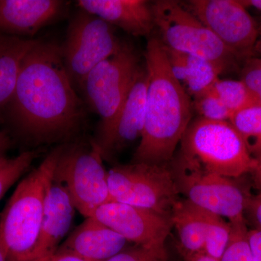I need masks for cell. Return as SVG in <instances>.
<instances>
[{"mask_svg": "<svg viewBox=\"0 0 261 261\" xmlns=\"http://www.w3.org/2000/svg\"><path fill=\"white\" fill-rule=\"evenodd\" d=\"M7 108L15 126L34 145L68 140L82 128L85 106L67 74L61 46L37 39L22 62Z\"/></svg>", "mask_w": 261, "mask_h": 261, "instance_id": "1", "label": "cell"}, {"mask_svg": "<svg viewBox=\"0 0 261 261\" xmlns=\"http://www.w3.org/2000/svg\"><path fill=\"white\" fill-rule=\"evenodd\" d=\"M145 57L148 74L145 126L130 163L167 165L191 123L192 102L173 76L159 38L149 39Z\"/></svg>", "mask_w": 261, "mask_h": 261, "instance_id": "2", "label": "cell"}, {"mask_svg": "<svg viewBox=\"0 0 261 261\" xmlns=\"http://www.w3.org/2000/svg\"><path fill=\"white\" fill-rule=\"evenodd\" d=\"M63 146L56 147L18 184L0 214V240L8 261H30L42 225L48 189Z\"/></svg>", "mask_w": 261, "mask_h": 261, "instance_id": "3", "label": "cell"}, {"mask_svg": "<svg viewBox=\"0 0 261 261\" xmlns=\"http://www.w3.org/2000/svg\"><path fill=\"white\" fill-rule=\"evenodd\" d=\"M178 155L206 171L231 178L250 173L256 163L229 121L200 117L187 127Z\"/></svg>", "mask_w": 261, "mask_h": 261, "instance_id": "4", "label": "cell"}, {"mask_svg": "<svg viewBox=\"0 0 261 261\" xmlns=\"http://www.w3.org/2000/svg\"><path fill=\"white\" fill-rule=\"evenodd\" d=\"M141 68L135 48L123 42L118 53L99 63L84 81L81 90L86 102L100 118L97 137L92 141L96 147L102 145L111 132Z\"/></svg>", "mask_w": 261, "mask_h": 261, "instance_id": "5", "label": "cell"}, {"mask_svg": "<svg viewBox=\"0 0 261 261\" xmlns=\"http://www.w3.org/2000/svg\"><path fill=\"white\" fill-rule=\"evenodd\" d=\"M102 160L93 142L64 145L55 170L53 178L64 187L75 210L85 219L111 202Z\"/></svg>", "mask_w": 261, "mask_h": 261, "instance_id": "6", "label": "cell"}, {"mask_svg": "<svg viewBox=\"0 0 261 261\" xmlns=\"http://www.w3.org/2000/svg\"><path fill=\"white\" fill-rule=\"evenodd\" d=\"M108 184L111 201L149 209L168 218L179 200L170 163L116 165L108 171Z\"/></svg>", "mask_w": 261, "mask_h": 261, "instance_id": "7", "label": "cell"}, {"mask_svg": "<svg viewBox=\"0 0 261 261\" xmlns=\"http://www.w3.org/2000/svg\"><path fill=\"white\" fill-rule=\"evenodd\" d=\"M152 10L154 27L166 47L212 62L224 70L234 63L238 56L178 2L155 1Z\"/></svg>", "mask_w": 261, "mask_h": 261, "instance_id": "8", "label": "cell"}, {"mask_svg": "<svg viewBox=\"0 0 261 261\" xmlns=\"http://www.w3.org/2000/svg\"><path fill=\"white\" fill-rule=\"evenodd\" d=\"M123 44L114 27L84 10L77 11L60 45L65 70L75 90H81L89 73L118 53Z\"/></svg>", "mask_w": 261, "mask_h": 261, "instance_id": "9", "label": "cell"}, {"mask_svg": "<svg viewBox=\"0 0 261 261\" xmlns=\"http://www.w3.org/2000/svg\"><path fill=\"white\" fill-rule=\"evenodd\" d=\"M170 167L178 192L194 205L229 221L245 219L247 196L232 178L206 171L178 155Z\"/></svg>", "mask_w": 261, "mask_h": 261, "instance_id": "10", "label": "cell"}, {"mask_svg": "<svg viewBox=\"0 0 261 261\" xmlns=\"http://www.w3.org/2000/svg\"><path fill=\"white\" fill-rule=\"evenodd\" d=\"M187 10L237 56L254 51L259 38L255 20L238 0H192Z\"/></svg>", "mask_w": 261, "mask_h": 261, "instance_id": "11", "label": "cell"}, {"mask_svg": "<svg viewBox=\"0 0 261 261\" xmlns=\"http://www.w3.org/2000/svg\"><path fill=\"white\" fill-rule=\"evenodd\" d=\"M92 217L138 246L164 245L173 227L171 218L114 201L100 206Z\"/></svg>", "mask_w": 261, "mask_h": 261, "instance_id": "12", "label": "cell"}, {"mask_svg": "<svg viewBox=\"0 0 261 261\" xmlns=\"http://www.w3.org/2000/svg\"><path fill=\"white\" fill-rule=\"evenodd\" d=\"M148 74L141 68L116 121L102 145L97 147L103 159H110L130 144L141 140L145 122Z\"/></svg>", "mask_w": 261, "mask_h": 261, "instance_id": "13", "label": "cell"}, {"mask_svg": "<svg viewBox=\"0 0 261 261\" xmlns=\"http://www.w3.org/2000/svg\"><path fill=\"white\" fill-rule=\"evenodd\" d=\"M64 10L59 0H0V34L33 37Z\"/></svg>", "mask_w": 261, "mask_h": 261, "instance_id": "14", "label": "cell"}, {"mask_svg": "<svg viewBox=\"0 0 261 261\" xmlns=\"http://www.w3.org/2000/svg\"><path fill=\"white\" fill-rule=\"evenodd\" d=\"M75 210L64 187L53 178L46 196L40 232L30 261L57 251L69 231Z\"/></svg>", "mask_w": 261, "mask_h": 261, "instance_id": "15", "label": "cell"}, {"mask_svg": "<svg viewBox=\"0 0 261 261\" xmlns=\"http://www.w3.org/2000/svg\"><path fill=\"white\" fill-rule=\"evenodd\" d=\"M77 5L135 37L149 36L154 28L152 5L145 0H80Z\"/></svg>", "mask_w": 261, "mask_h": 261, "instance_id": "16", "label": "cell"}, {"mask_svg": "<svg viewBox=\"0 0 261 261\" xmlns=\"http://www.w3.org/2000/svg\"><path fill=\"white\" fill-rule=\"evenodd\" d=\"M129 242L93 217L85 220L70 233L58 250L92 261H106L123 251Z\"/></svg>", "mask_w": 261, "mask_h": 261, "instance_id": "17", "label": "cell"}, {"mask_svg": "<svg viewBox=\"0 0 261 261\" xmlns=\"http://www.w3.org/2000/svg\"><path fill=\"white\" fill-rule=\"evenodd\" d=\"M37 40L0 34V111L11 100L22 62Z\"/></svg>", "mask_w": 261, "mask_h": 261, "instance_id": "18", "label": "cell"}, {"mask_svg": "<svg viewBox=\"0 0 261 261\" xmlns=\"http://www.w3.org/2000/svg\"><path fill=\"white\" fill-rule=\"evenodd\" d=\"M173 227L179 238L181 251L205 252V221L202 209L188 200H178L171 212Z\"/></svg>", "mask_w": 261, "mask_h": 261, "instance_id": "19", "label": "cell"}, {"mask_svg": "<svg viewBox=\"0 0 261 261\" xmlns=\"http://www.w3.org/2000/svg\"><path fill=\"white\" fill-rule=\"evenodd\" d=\"M185 79L182 87L190 97H195L210 90L224 71L219 65L198 57L182 53Z\"/></svg>", "mask_w": 261, "mask_h": 261, "instance_id": "20", "label": "cell"}, {"mask_svg": "<svg viewBox=\"0 0 261 261\" xmlns=\"http://www.w3.org/2000/svg\"><path fill=\"white\" fill-rule=\"evenodd\" d=\"M230 123L241 137L254 161L261 159V106L252 105L233 113Z\"/></svg>", "mask_w": 261, "mask_h": 261, "instance_id": "21", "label": "cell"}, {"mask_svg": "<svg viewBox=\"0 0 261 261\" xmlns=\"http://www.w3.org/2000/svg\"><path fill=\"white\" fill-rule=\"evenodd\" d=\"M205 221V247L207 255L220 260L227 246L230 234L229 222L219 215L202 209Z\"/></svg>", "mask_w": 261, "mask_h": 261, "instance_id": "22", "label": "cell"}, {"mask_svg": "<svg viewBox=\"0 0 261 261\" xmlns=\"http://www.w3.org/2000/svg\"><path fill=\"white\" fill-rule=\"evenodd\" d=\"M211 89L222 101L231 116L244 108L255 105L250 92L240 80L219 79Z\"/></svg>", "mask_w": 261, "mask_h": 261, "instance_id": "23", "label": "cell"}, {"mask_svg": "<svg viewBox=\"0 0 261 261\" xmlns=\"http://www.w3.org/2000/svg\"><path fill=\"white\" fill-rule=\"evenodd\" d=\"M230 234L227 246L219 261H254L245 219L228 221Z\"/></svg>", "mask_w": 261, "mask_h": 261, "instance_id": "24", "label": "cell"}, {"mask_svg": "<svg viewBox=\"0 0 261 261\" xmlns=\"http://www.w3.org/2000/svg\"><path fill=\"white\" fill-rule=\"evenodd\" d=\"M35 150L27 151L13 159L0 158V200L10 187L28 171L37 157Z\"/></svg>", "mask_w": 261, "mask_h": 261, "instance_id": "25", "label": "cell"}, {"mask_svg": "<svg viewBox=\"0 0 261 261\" xmlns=\"http://www.w3.org/2000/svg\"><path fill=\"white\" fill-rule=\"evenodd\" d=\"M193 99L192 108L200 118L209 121H229L231 113L211 89Z\"/></svg>", "mask_w": 261, "mask_h": 261, "instance_id": "26", "label": "cell"}, {"mask_svg": "<svg viewBox=\"0 0 261 261\" xmlns=\"http://www.w3.org/2000/svg\"><path fill=\"white\" fill-rule=\"evenodd\" d=\"M167 253L164 245L145 247L136 245L134 248L123 251L106 261H166Z\"/></svg>", "mask_w": 261, "mask_h": 261, "instance_id": "27", "label": "cell"}, {"mask_svg": "<svg viewBox=\"0 0 261 261\" xmlns=\"http://www.w3.org/2000/svg\"><path fill=\"white\" fill-rule=\"evenodd\" d=\"M240 81L245 84L255 104L261 106V57L247 60Z\"/></svg>", "mask_w": 261, "mask_h": 261, "instance_id": "28", "label": "cell"}, {"mask_svg": "<svg viewBox=\"0 0 261 261\" xmlns=\"http://www.w3.org/2000/svg\"><path fill=\"white\" fill-rule=\"evenodd\" d=\"M244 217L253 226L252 229L261 231V192L257 195L247 197Z\"/></svg>", "mask_w": 261, "mask_h": 261, "instance_id": "29", "label": "cell"}, {"mask_svg": "<svg viewBox=\"0 0 261 261\" xmlns=\"http://www.w3.org/2000/svg\"><path fill=\"white\" fill-rule=\"evenodd\" d=\"M31 261H92L84 258L72 252L57 250L54 253L39 257Z\"/></svg>", "mask_w": 261, "mask_h": 261, "instance_id": "30", "label": "cell"}, {"mask_svg": "<svg viewBox=\"0 0 261 261\" xmlns=\"http://www.w3.org/2000/svg\"><path fill=\"white\" fill-rule=\"evenodd\" d=\"M248 239L254 261H261V231L249 230Z\"/></svg>", "mask_w": 261, "mask_h": 261, "instance_id": "31", "label": "cell"}, {"mask_svg": "<svg viewBox=\"0 0 261 261\" xmlns=\"http://www.w3.org/2000/svg\"><path fill=\"white\" fill-rule=\"evenodd\" d=\"M252 174V181L255 188L261 192V159L256 161L250 172Z\"/></svg>", "mask_w": 261, "mask_h": 261, "instance_id": "32", "label": "cell"}, {"mask_svg": "<svg viewBox=\"0 0 261 261\" xmlns=\"http://www.w3.org/2000/svg\"><path fill=\"white\" fill-rule=\"evenodd\" d=\"M185 258L186 261H219L218 259L207 255L205 252H200V253H187L184 252Z\"/></svg>", "mask_w": 261, "mask_h": 261, "instance_id": "33", "label": "cell"}, {"mask_svg": "<svg viewBox=\"0 0 261 261\" xmlns=\"http://www.w3.org/2000/svg\"><path fill=\"white\" fill-rule=\"evenodd\" d=\"M10 140L5 132H0V158L5 156V152L9 148Z\"/></svg>", "mask_w": 261, "mask_h": 261, "instance_id": "34", "label": "cell"}, {"mask_svg": "<svg viewBox=\"0 0 261 261\" xmlns=\"http://www.w3.org/2000/svg\"><path fill=\"white\" fill-rule=\"evenodd\" d=\"M242 4L247 7H252L257 10L261 11V0H246V1H240Z\"/></svg>", "mask_w": 261, "mask_h": 261, "instance_id": "35", "label": "cell"}, {"mask_svg": "<svg viewBox=\"0 0 261 261\" xmlns=\"http://www.w3.org/2000/svg\"><path fill=\"white\" fill-rule=\"evenodd\" d=\"M0 261H8V252L0 240Z\"/></svg>", "mask_w": 261, "mask_h": 261, "instance_id": "36", "label": "cell"}, {"mask_svg": "<svg viewBox=\"0 0 261 261\" xmlns=\"http://www.w3.org/2000/svg\"><path fill=\"white\" fill-rule=\"evenodd\" d=\"M254 51L261 56V36L258 38V39H257L255 47H254Z\"/></svg>", "mask_w": 261, "mask_h": 261, "instance_id": "37", "label": "cell"}]
</instances>
